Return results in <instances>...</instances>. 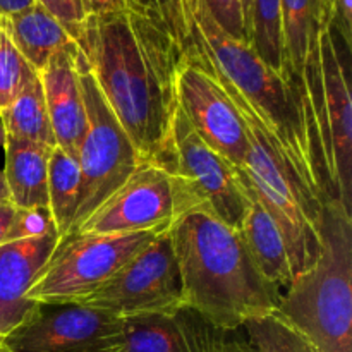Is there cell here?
Here are the masks:
<instances>
[{
    "label": "cell",
    "instance_id": "cell-1",
    "mask_svg": "<svg viewBox=\"0 0 352 352\" xmlns=\"http://www.w3.org/2000/svg\"><path fill=\"white\" fill-rule=\"evenodd\" d=\"M76 43L144 164L168 172L182 50L158 23L126 7L89 14Z\"/></svg>",
    "mask_w": 352,
    "mask_h": 352
},
{
    "label": "cell",
    "instance_id": "cell-2",
    "mask_svg": "<svg viewBox=\"0 0 352 352\" xmlns=\"http://www.w3.org/2000/svg\"><path fill=\"white\" fill-rule=\"evenodd\" d=\"M184 306L223 332L274 315L282 291L254 265L239 230L205 212H189L170 226Z\"/></svg>",
    "mask_w": 352,
    "mask_h": 352
},
{
    "label": "cell",
    "instance_id": "cell-3",
    "mask_svg": "<svg viewBox=\"0 0 352 352\" xmlns=\"http://www.w3.org/2000/svg\"><path fill=\"white\" fill-rule=\"evenodd\" d=\"M316 352H352V215L325 199L320 256L296 275L274 313Z\"/></svg>",
    "mask_w": 352,
    "mask_h": 352
},
{
    "label": "cell",
    "instance_id": "cell-4",
    "mask_svg": "<svg viewBox=\"0 0 352 352\" xmlns=\"http://www.w3.org/2000/svg\"><path fill=\"white\" fill-rule=\"evenodd\" d=\"M217 74L248 127L250 150L241 168L253 184L265 208L277 222L296 277L311 268L320 256L323 201L315 198L302 184L270 131L263 126L244 96L219 71Z\"/></svg>",
    "mask_w": 352,
    "mask_h": 352
},
{
    "label": "cell",
    "instance_id": "cell-5",
    "mask_svg": "<svg viewBox=\"0 0 352 352\" xmlns=\"http://www.w3.org/2000/svg\"><path fill=\"white\" fill-rule=\"evenodd\" d=\"M168 227L170 223L140 232H69L58 237L28 299L38 305L82 301Z\"/></svg>",
    "mask_w": 352,
    "mask_h": 352
},
{
    "label": "cell",
    "instance_id": "cell-6",
    "mask_svg": "<svg viewBox=\"0 0 352 352\" xmlns=\"http://www.w3.org/2000/svg\"><path fill=\"white\" fill-rule=\"evenodd\" d=\"M78 69L86 109V131L76 155L81 170V198L72 232L143 164L133 141L96 86L81 48Z\"/></svg>",
    "mask_w": 352,
    "mask_h": 352
},
{
    "label": "cell",
    "instance_id": "cell-7",
    "mask_svg": "<svg viewBox=\"0 0 352 352\" xmlns=\"http://www.w3.org/2000/svg\"><path fill=\"white\" fill-rule=\"evenodd\" d=\"M168 174L177 191L179 217L205 212L239 230L248 206L239 168L203 143L179 107L172 124Z\"/></svg>",
    "mask_w": 352,
    "mask_h": 352
},
{
    "label": "cell",
    "instance_id": "cell-8",
    "mask_svg": "<svg viewBox=\"0 0 352 352\" xmlns=\"http://www.w3.org/2000/svg\"><path fill=\"white\" fill-rule=\"evenodd\" d=\"M175 95L203 143L234 167H243L250 150L248 127L199 43H192L179 60Z\"/></svg>",
    "mask_w": 352,
    "mask_h": 352
},
{
    "label": "cell",
    "instance_id": "cell-9",
    "mask_svg": "<svg viewBox=\"0 0 352 352\" xmlns=\"http://www.w3.org/2000/svg\"><path fill=\"white\" fill-rule=\"evenodd\" d=\"M79 305L103 309L119 318L174 311L184 306L170 227L158 234L110 280L79 301Z\"/></svg>",
    "mask_w": 352,
    "mask_h": 352
},
{
    "label": "cell",
    "instance_id": "cell-10",
    "mask_svg": "<svg viewBox=\"0 0 352 352\" xmlns=\"http://www.w3.org/2000/svg\"><path fill=\"white\" fill-rule=\"evenodd\" d=\"M122 318L79 302L38 305L2 339L10 352H119Z\"/></svg>",
    "mask_w": 352,
    "mask_h": 352
},
{
    "label": "cell",
    "instance_id": "cell-11",
    "mask_svg": "<svg viewBox=\"0 0 352 352\" xmlns=\"http://www.w3.org/2000/svg\"><path fill=\"white\" fill-rule=\"evenodd\" d=\"M179 217L172 175L153 164H141L74 232L127 234L168 226Z\"/></svg>",
    "mask_w": 352,
    "mask_h": 352
},
{
    "label": "cell",
    "instance_id": "cell-12",
    "mask_svg": "<svg viewBox=\"0 0 352 352\" xmlns=\"http://www.w3.org/2000/svg\"><path fill=\"white\" fill-rule=\"evenodd\" d=\"M351 52L352 47L330 26L327 16L320 31V64L337 192L339 203L349 215H352Z\"/></svg>",
    "mask_w": 352,
    "mask_h": 352
},
{
    "label": "cell",
    "instance_id": "cell-13",
    "mask_svg": "<svg viewBox=\"0 0 352 352\" xmlns=\"http://www.w3.org/2000/svg\"><path fill=\"white\" fill-rule=\"evenodd\" d=\"M119 352H222L226 332L188 306L122 318Z\"/></svg>",
    "mask_w": 352,
    "mask_h": 352
},
{
    "label": "cell",
    "instance_id": "cell-14",
    "mask_svg": "<svg viewBox=\"0 0 352 352\" xmlns=\"http://www.w3.org/2000/svg\"><path fill=\"white\" fill-rule=\"evenodd\" d=\"M58 237L54 232L0 246V339L9 336L36 308V302L28 299V292L43 272Z\"/></svg>",
    "mask_w": 352,
    "mask_h": 352
},
{
    "label": "cell",
    "instance_id": "cell-15",
    "mask_svg": "<svg viewBox=\"0 0 352 352\" xmlns=\"http://www.w3.org/2000/svg\"><path fill=\"white\" fill-rule=\"evenodd\" d=\"M79 45L57 52L40 71L55 146L78 155L86 131V109L78 69Z\"/></svg>",
    "mask_w": 352,
    "mask_h": 352
},
{
    "label": "cell",
    "instance_id": "cell-16",
    "mask_svg": "<svg viewBox=\"0 0 352 352\" xmlns=\"http://www.w3.org/2000/svg\"><path fill=\"white\" fill-rule=\"evenodd\" d=\"M239 177L248 198L246 212H244L243 222L239 227V236L260 274L274 287L284 292V289L294 278L285 241L277 222L265 208L261 199L258 198L253 184L243 172V168H239Z\"/></svg>",
    "mask_w": 352,
    "mask_h": 352
},
{
    "label": "cell",
    "instance_id": "cell-17",
    "mask_svg": "<svg viewBox=\"0 0 352 352\" xmlns=\"http://www.w3.org/2000/svg\"><path fill=\"white\" fill-rule=\"evenodd\" d=\"M6 165L2 172L17 210L48 206V158L52 148L6 136Z\"/></svg>",
    "mask_w": 352,
    "mask_h": 352
},
{
    "label": "cell",
    "instance_id": "cell-18",
    "mask_svg": "<svg viewBox=\"0 0 352 352\" xmlns=\"http://www.w3.org/2000/svg\"><path fill=\"white\" fill-rule=\"evenodd\" d=\"M7 21L17 50L38 74L57 52L76 43L64 24L38 2Z\"/></svg>",
    "mask_w": 352,
    "mask_h": 352
},
{
    "label": "cell",
    "instance_id": "cell-19",
    "mask_svg": "<svg viewBox=\"0 0 352 352\" xmlns=\"http://www.w3.org/2000/svg\"><path fill=\"white\" fill-rule=\"evenodd\" d=\"M81 198L78 158L62 148H52L48 158V210L58 236L72 232Z\"/></svg>",
    "mask_w": 352,
    "mask_h": 352
},
{
    "label": "cell",
    "instance_id": "cell-20",
    "mask_svg": "<svg viewBox=\"0 0 352 352\" xmlns=\"http://www.w3.org/2000/svg\"><path fill=\"white\" fill-rule=\"evenodd\" d=\"M6 136L21 141H31L45 146H55L50 117L45 103L40 74L34 76L23 91L14 98L7 109L0 110Z\"/></svg>",
    "mask_w": 352,
    "mask_h": 352
},
{
    "label": "cell",
    "instance_id": "cell-21",
    "mask_svg": "<svg viewBox=\"0 0 352 352\" xmlns=\"http://www.w3.org/2000/svg\"><path fill=\"white\" fill-rule=\"evenodd\" d=\"M258 57L277 74L284 72V31L280 0H253L248 31Z\"/></svg>",
    "mask_w": 352,
    "mask_h": 352
},
{
    "label": "cell",
    "instance_id": "cell-22",
    "mask_svg": "<svg viewBox=\"0 0 352 352\" xmlns=\"http://www.w3.org/2000/svg\"><path fill=\"white\" fill-rule=\"evenodd\" d=\"M243 330L254 352H316L301 333L277 315L250 320Z\"/></svg>",
    "mask_w": 352,
    "mask_h": 352
},
{
    "label": "cell",
    "instance_id": "cell-23",
    "mask_svg": "<svg viewBox=\"0 0 352 352\" xmlns=\"http://www.w3.org/2000/svg\"><path fill=\"white\" fill-rule=\"evenodd\" d=\"M36 74L17 50L7 17L0 16V110L7 109Z\"/></svg>",
    "mask_w": 352,
    "mask_h": 352
},
{
    "label": "cell",
    "instance_id": "cell-24",
    "mask_svg": "<svg viewBox=\"0 0 352 352\" xmlns=\"http://www.w3.org/2000/svg\"><path fill=\"white\" fill-rule=\"evenodd\" d=\"M126 6L129 9L140 10L160 24L174 38L182 54L192 45L191 31L186 23L181 0H126Z\"/></svg>",
    "mask_w": 352,
    "mask_h": 352
},
{
    "label": "cell",
    "instance_id": "cell-25",
    "mask_svg": "<svg viewBox=\"0 0 352 352\" xmlns=\"http://www.w3.org/2000/svg\"><path fill=\"white\" fill-rule=\"evenodd\" d=\"M57 232L50 210L47 208H26L17 210L14 215L12 227L9 232V243L23 239H36Z\"/></svg>",
    "mask_w": 352,
    "mask_h": 352
},
{
    "label": "cell",
    "instance_id": "cell-26",
    "mask_svg": "<svg viewBox=\"0 0 352 352\" xmlns=\"http://www.w3.org/2000/svg\"><path fill=\"white\" fill-rule=\"evenodd\" d=\"M205 3L208 7L212 17L215 19V23L229 36L248 43L241 0H205Z\"/></svg>",
    "mask_w": 352,
    "mask_h": 352
},
{
    "label": "cell",
    "instance_id": "cell-27",
    "mask_svg": "<svg viewBox=\"0 0 352 352\" xmlns=\"http://www.w3.org/2000/svg\"><path fill=\"white\" fill-rule=\"evenodd\" d=\"M36 2L41 3L48 12L54 14L64 24L69 34L74 40H78L82 24L88 17V12L82 6V0H36Z\"/></svg>",
    "mask_w": 352,
    "mask_h": 352
},
{
    "label": "cell",
    "instance_id": "cell-28",
    "mask_svg": "<svg viewBox=\"0 0 352 352\" xmlns=\"http://www.w3.org/2000/svg\"><path fill=\"white\" fill-rule=\"evenodd\" d=\"M330 26L352 47V0H330Z\"/></svg>",
    "mask_w": 352,
    "mask_h": 352
},
{
    "label": "cell",
    "instance_id": "cell-29",
    "mask_svg": "<svg viewBox=\"0 0 352 352\" xmlns=\"http://www.w3.org/2000/svg\"><path fill=\"white\" fill-rule=\"evenodd\" d=\"M222 352H254L243 329L226 332Z\"/></svg>",
    "mask_w": 352,
    "mask_h": 352
},
{
    "label": "cell",
    "instance_id": "cell-30",
    "mask_svg": "<svg viewBox=\"0 0 352 352\" xmlns=\"http://www.w3.org/2000/svg\"><path fill=\"white\" fill-rule=\"evenodd\" d=\"M86 12L89 14H107L117 12L126 9V0H82Z\"/></svg>",
    "mask_w": 352,
    "mask_h": 352
},
{
    "label": "cell",
    "instance_id": "cell-31",
    "mask_svg": "<svg viewBox=\"0 0 352 352\" xmlns=\"http://www.w3.org/2000/svg\"><path fill=\"white\" fill-rule=\"evenodd\" d=\"M14 215H16V206L12 203L0 205V246L9 243V232L14 222Z\"/></svg>",
    "mask_w": 352,
    "mask_h": 352
},
{
    "label": "cell",
    "instance_id": "cell-32",
    "mask_svg": "<svg viewBox=\"0 0 352 352\" xmlns=\"http://www.w3.org/2000/svg\"><path fill=\"white\" fill-rule=\"evenodd\" d=\"M36 0H0V16L9 17L34 6Z\"/></svg>",
    "mask_w": 352,
    "mask_h": 352
},
{
    "label": "cell",
    "instance_id": "cell-33",
    "mask_svg": "<svg viewBox=\"0 0 352 352\" xmlns=\"http://www.w3.org/2000/svg\"><path fill=\"white\" fill-rule=\"evenodd\" d=\"M251 6H253V0H241V7H243V17H244V30L250 31V17H251ZM248 43H250V38H248Z\"/></svg>",
    "mask_w": 352,
    "mask_h": 352
},
{
    "label": "cell",
    "instance_id": "cell-34",
    "mask_svg": "<svg viewBox=\"0 0 352 352\" xmlns=\"http://www.w3.org/2000/svg\"><path fill=\"white\" fill-rule=\"evenodd\" d=\"M10 203V192L7 188L6 177H3V172L0 168V205H9Z\"/></svg>",
    "mask_w": 352,
    "mask_h": 352
},
{
    "label": "cell",
    "instance_id": "cell-35",
    "mask_svg": "<svg viewBox=\"0 0 352 352\" xmlns=\"http://www.w3.org/2000/svg\"><path fill=\"white\" fill-rule=\"evenodd\" d=\"M3 144H6V129H3L2 119H0V148H3Z\"/></svg>",
    "mask_w": 352,
    "mask_h": 352
},
{
    "label": "cell",
    "instance_id": "cell-36",
    "mask_svg": "<svg viewBox=\"0 0 352 352\" xmlns=\"http://www.w3.org/2000/svg\"><path fill=\"white\" fill-rule=\"evenodd\" d=\"M0 352H10L9 349H7L6 346H3V342H2V340H0Z\"/></svg>",
    "mask_w": 352,
    "mask_h": 352
},
{
    "label": "cell",
    "instance_id": "cell-37",
    "mask_svg": "<svg viewBox=\"0 0 352 352\" xmlns=\"http://www.w3.org/2000/svg\"><path fill=\"white\" fill-rule=\"evenodd\" d=\"M0 340H2V339H0Z\"/></svg>",
    "mask_w": 352,
    "mask_h": 352
}]
</instances>
